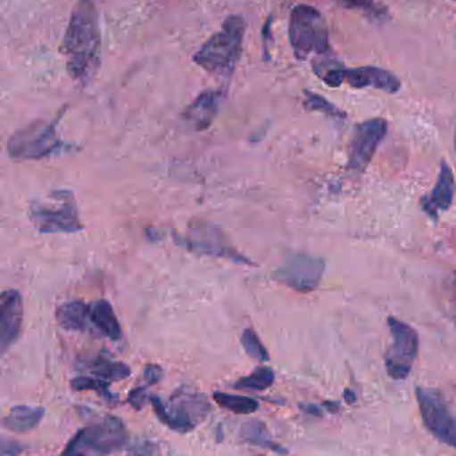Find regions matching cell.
I'll list each match as a JSON object with an SVG mask.
<instances>
[{
  "label": "cell",
  "mask_w": 456,
  "mask_h": 456,
  "mask_svg": "<svg viewBox=\"0 0 456 456\" xmlns=\"http://www.w3.org/2000/svg\"><path fill=\"white\" fill-rule=\"evenodd\" d=\"M275 382V372L269 367H260L254 370L248 377L241 378L235 383L237 390L244 391H264L269 388Z\"/></svg>",
  "instance_id": "24"
},
{
  "label": "cell",
  "mask_w": 456,
  "mask_h": 456,
  "mask_svg": "<svg viewBox=\"0 0 456 456\" xmlns=\"http://www.w3.org/2000/svg\"><path fill=\"white\" fill-rule=\"evenodd\" d=\"M456 182L449 163L442 162L438 179L430 194L422 198V208L428 216L438 219L454 202Z\"/></svg>",
  "instance_id": "14"
},
{
  "label": "cell",
  "mask_w": 456,
  "mask_h": 456,
  "mask_svg": "<svg viewBox=\"0 0 456 456\" xmlns=\"http://www.w3.org/2000/svg\"><path fill=\"white\" fill-rule=\"evenodd\" d=\"M85 369L93 377L101 378L110 383L126 379L131 374L130 367L128 364L112 361L107 356H96L93 361H88L85 364Z\"/></svg>",
  "instance_id": "20"
},
{
  "label": "cell",
  "mask_w": 456,
  "mask_h": 456,
  "mask_svg": "<svg viewBox=\"0 0 456 456\" xmlns=\"http://www.w3.org/2000/svg\"><path fill=\"white\" fill-rule=\"evenodd\" d=\"M241 436H243L248 444L272 450V452H278V454H284V452H286L281 449V446H278V444H276L275 442L270 439L269 433H268L264 423L259 422V420L246 422L245 425L243 426V430H241Z\"/></svg>",
  "instance_id": "23"
},
{
  "label": "cell",
  "mask_w": 456,
  "mask_h": 456,
  "mask_svg": "<svg viewBox=\"0 0 456 456\" xmlns=\"http://www.w3.org/2000/svg\"><path fill=\"white\" fill-rule=\"evenodd\" d=\"M62 51L70 77L82 86L90 85L102 61L99 13L94 0H78L64 32Z\"/></svg>",
  "instance_id": "1"
},
{
  "label": "cell",
  "mask_w": 456,
  "mask_h": 456,
  "mask_svg": "<svg viewBox=\"0 0 456 456\" xmlns=\"http://www.w3.org/2000/svg\"><path fill=\"white\" fill-rule=\"evenodd\" d=\"M387 323L393 343L386 355V367L394 379H406L418 356L419 337L410 324L394 316L388 318Z\"/></svg>",
  "instance_id": "6"
},
{
  "label": "cell",
  "mask_w": 456,
  "mask_h": 456,
  "mask_svg": "<svg viewBox=\"0 0 456 456\" xmlns=\"http://www.w3.org/2000/svg\"><path fill=\"white\" fill-rule=\"evenodd\" d=\"M213 398L221 409L235 412V414H253L259 409V402L248 395H233V394L217 391L213 394Z\"/></svg>",
  "instance_id": "21"
},
{
  "label": "cell",
  "mask_w": 456,
  "mask_h": 456,
  "mask_svg": "<svg viewBox=\"0 0 456 456\" xmlns=\"http://www.w3.org/2000/svg\"><path fill=\"white\" fill-rule=\"evenodd\" d=\"M455 2H456V0H455Z\"/></svg>",
  "instance_id": "36"
},
{
  "label": "cell",
  "mask_w": 456,
  "mask_h": 456,
  "mask_svg": "<svg viewBox=\"0 0 456 456\" xmlns=\"http://www.w3.org/2000/svg\"><path fill=\"white\" fill-rule=\"evenodd\" d=\"M454 142H455V150H456V130H455V138H454Z\"/></svg>",
  "instance_id": "34"
},
{
  "label": "cell",
  "mask_w": 456,
  "mask_h": 456,
  "mask_svg": "<svg viewBox=\"0 0 456 456\" xmlns=\"http://www.w3.org/2000/svg\"><path fill=\"white\" fill-rule=\"evenodd\" d=\"M304 104L311 111L323 112V114L328 115V117L337 118V119H339V118H345V114L342 110L337 109L335 104H332L331 102L327 101L326 98L319 95V94L305 91Z\"/></svg>",
  "instance_id": "27"
},
{
  "label": "cell",
  "mask_w": 456,
  "mask_h": 456,
  "mask_svg": "<svg viewBox=\"0 0 456 456\" xmlns=\"http://www.w3.org/2000/svg\"><path fill=\"white\" fill-rule=\"evenodd\" d=\"M64 144L56 135L55 123L34 122L11 136L8 155L16 160H37L63 151Z\"/></svg>",
  "instance_id": "5"
},
{
  "label": "cell",
  "mask_w": 456,
  "mask_h": 456,
  "mask_svg": "<svg viewBox=\"0 0 456 456\" xmlns=\"http://www.w3.org/2000/svg\"><path fill=\"white\" fill-rule=\"evenodd\" d=\"M241 345H243L245 353L254 361L267 362L269 359L267 348L264 347L259 335L253 330H244L243 337H241Z\"/></svg>",
  "instance_id": "26"
},
{
  "label": "cell",
  "mask_w": 456,
  "mask_h": 456,
  "mask_svg": "<svg viewBox=\"0 0 456 456\" xmlns=\"http://www.w3.org/2000/svg\"><path fill=\"white\" fill-rule=\"evenodd\" d=\"M153 409L158 419L170 430L179 434L192 431L201 420L205 419L211 410V404L205 396L197 393L174 394L170 403H165L158 396H152Z\"/></svg>",
  "instance_id": "4"
},
{
  "label": "cell",
  "mask_w": 456,
  "mask_h": 456,
  "mask_svg": "<svg viewBox=\"0 0 456 456\" xmlns=\"http://www.w3.org/2000/svg\"><path fill=\"white\" fill-rule=\"evenodd\" d=\"M144 378L149 385H155V383H158L162 379V370H161L160 366L149 364V366L145 369Z\"/></svg>",
  "instance_id": "29"
},
{
  "label": "cell",
  "mask_w": 456,
  "mask_h": 456,
  "mask_svg": "<svg viewBox=\"0 0 456 456\" xmlns=\"http://www.w3.org/2000/svg\"><path fill=\"white\" fill-rule=\"evenodd\" d=\"M388 125L382 118L366 120L356 126L350 150V167L361 171L369 165L377 147L387 135Z\"/></svg>",
  "instance_id": "11"
},
{
  "label": "cell",
  "mask_w": 456,
  "mask_h": 456,
  "mask_svg": "<svg viewBox=\"0 0 456 456\" xmlns=\"http://www.w3.org/2000/svg\"><path fill=\"white\" fill-rule=\"evenodd\" d=\"M417 399L426 428L436 439L456 449V418L441 394L433 388L419 387Z\"/></svg>",
  "instance_id": "9"
},
{
  "label": "cell",
  "mask_w": 456,
  "mask_h": 456,
  "mask_svg": "<svg viewBox=\"0 0 456 456\" xmlns=\"http://www.w3.org/2000/svg\"><path fill=\"white\" fill-rule=\"evenodd\" d=\"M147 395L145 388H136V390L131 391L130 395H129V402H130L131 406L137 410L142 409V407H144Z\"/></svg>",
  "instance_id": "30"
},
{
  "label": "cell",
  "mask_w": 456,
  "mask_h": 456,
  "mask_svg": "<svg viewBox=\"0 0 456 456\" xmlns=\"http://www.w3.org/2000/svg\"><path fill=\"white\" fill-rule=\"evenodd\" d=\"M313 71L329 87H340L344 83V67L327 55L313 61Z\"/></svg>",
  "instance_id": "22"
},
{
  "label": "cell",
  "mask_w": 456,
  "mask_h": 456,
  "mask_svg": "<svg viewBox=\"0 0 456 456\" xmlns=\"http://www.w3.org/2000/svg\"><path fill=\"white\" fill-rule=\"evenodd\" d=\"M54 205H34L29 208L32 224L43 233H72L82 230L77 208L66 191L56 195Z\"/></svg>",
  "instance_id": "8"
},
{
  "label": "cell",
  "mask_w": 456,
  "mask_h": 456,
  "mask_svg": "<svg viewBox=\"0 0 456 456\" xmlns=\"http://www.w3.org/2000/svg\"><path fill=\"white\" fill-rule=\"evenodd\" d=\"M62 456H104L98 454V452H93V450L88 449L85 444H80L77 438H72L71 442L67 444L66 449H64L63 454Z\"/></svg>",
  "instance_id": "28"
},
{
  "label": "cell",
  "mask_w": 456,
  "mask_h": 456,
  "mask_svg": "<svg viewBox=\"0 0 456 456\" xmlns=\"http://www.w3.org/2000/svg\"><path fill=\"white\" fill-rule=\"evenodd\" d=\"M245 31V19L241 15H230L225 19L221 28L201 45L193 61L211 74L230 77L243 55Z\"/></svg>",
  "instance_id": "2"
},
{
  "label": "cell",
  "mask_w": 456,
  "mask_h": 456,
  "mask_svg": "<svg viewBox=\"0 0 456 456\" xmlns=\"http://www.w3.org/2000/svg\"><path fill=\"white\" fill-rule=\"evenodd\" d=\"M289 42L299 61L311 55H328V26L318 8L308 4L294 7L289 19Z\"/></svg>",
  "instance_id": "3"
},
{
  "label": "cell",
  "mask_w": 456,
  "mask_h": 456,
  "mask_svg": "<svg viewBox=\"0 0 456 456\" xmlns=\"http://www.w3.org/2000/svg\"><path fill=\"white\" fill-rule=\"evenodd\" d=\"M449 291L452 292V305H454L456 316V271L452 273L449 279Z\"/></svg>",
  "instance_id": "32"
},
{
  "label": "cell",
  "mask_w": 456,
  "mask_h": 456,
  "mask_svg": "<svg viewBox=\"0 0 456 456\" xmlns=\"http://www.w3.org/2000/svg\"><path fill=\"white\" fill-rule=\"evenodd\" d=\"M90 323L112 342L122 338V329L114 308L106 300H96L90 305Z\"/></svg>",
  "instance_id": "17"
},
{
  "label": "cell",
  "mask_w": 456,
  "mask_h": 456,
  "mask_svg": "<svg viewBox=\"0 0 456 456\" xmlns=\"http://www.w3.org/2000/svg\"><path fill=\"white\" fill-rule=\"evenodd\" d=\"M23 299L16 289H5L0 297V346L4 354L21 337Z\"/></svg>",
  "instance_id": "13"
},
{
  "label": "cell",
  "mask_w": 456,
  "mask_h": 456,
  "mask_svg": "<svg viewBox=\"0 0 456 456\" xmlns=\"http://www.w3.org/2000/svg\"><path fill=\"white\" fill-rule=\"evenodd\" d=\"M56 321L66 331H86L90 322V305L80 300L64 303L56 311Z\"/></svg>",
  "instance_id": "19"
},
{
  "label": "cell",
  "mask_w": 456,
  "mask_h": 456,
  "mask_svg": "<svg viewBox=\"0 0 456 456\" xmlns=\"http://www.w3.org/2000/svg\"><path fill=\"white\" fill-rule=\"evenodd\" d=\"M110 382L96 377H78L71 380V388L77 393L80 391H95L106 401H112L114 395L109 390Z\"/></svg>",
  "instance_id": "25"
},
{
  "label": "cell",
  "mask_w": 456,
  "mask_h": 456,
  "mask_svg": "<svg viewBox=\"0 0 456 456\" xmlns=\"http://www.w3.org/2000/svg\"><path fill=\"white\" fill-rule=\"evenodd\" d=\"M184 246L198 256L222 257L244 265L251 263L232 246L221 228L208 222H192Z\"/></svg>",
  "instance_id": "7"
},
{
  "label": "cell",
  "mask_w": 456,
  "mask_h": 456,
  "mask_svg": "<svg viewBox=\"0 0 456 456\" xmlns=\"http://www.w3.org/2000/svg\"><path fill=\"white\" fill-rule=\"evenodd\" d=\"M326 271V260L308 254L289 257L275 271L278 283L299 292H312L318 289Z\"/></svg>",
  "instance_id": "10"
},
{
  "label": "cell",
  "mask_w": 456,
  "mask_h": 456,
  "mask_svg": "<svg viewBox=\"0 0 456 456\" xmlns=\"http://www.w3.org/2000/svg\"><path fill=\"white\" fill-rule=\"evenodd\" d=\"M259 456H264V455H259Z\"/></svg>",
  "instance_id": "35"
},
{
  "label": "cell",
  "mask_w": 456,
  "mask_h": 456,
  "mask_svg": "<svg viewBox=\"0 0 456 456\" xmlns=\"http://www.w3.org/2000/svg\"><path fill=\"white\" fill-rule=\"evenodd\" d=\"M21 449L15 442L5 441L3 439L2 442V456H19Z\"/></svg>",
  "instance_id": "31"
},
{
  "label": "cell",
  "mask_w": 456,
  "mask_h": 456,
  "mask_svg": "<svg viewBox=\"0 0 456 456\" xmlns=\"http://www.w3.org/2000/svg\"><path fill=\"white\" fill-rule=\"evenodd\" d=\"M45 410L42 407L26 406L19 404L12 407L3 419V425L11 433L24 434L37 428L43 419Z\"/></svg>",
  "instance_id": "18"
},
{
  "label": "cell",
  "mask_w": 456,
  "mask_h": 456,
  "mask_svg": "<svg viewBox=\"0 0 456 456\" xmlns=\"http://www.w3.org/2000/svg\"><path fill=\"white\" fill-rule=\"evenodd\" d=\"M344 2L353 5V7L369 8V10H372L371 0H344Z\"/></svg>",
  "instance_id": "33"
},
{
  "label": "cell",
  "mask_w": 456,
  "mask_h": 456,
  "mask_svg": "<svg viewBox=\"0 0 456 456\" xmlns=\"http://www.w3.org/2000/svg\"><path fill=\"white\" fill-rule=\"evenodd\" d=\"M222 93L217 90H208L201 93L193 103L185 110L184 118L195 130L203 131L211 127V123L219 114L222 102Z\"/></svg>",
  "instance_id": "16"
},
{
  "label": "cell",
  "mask_w": 456,
  "mask_h": 456,
  "mask_svg": "<svg viewBox=\"0 0 456 456\" xmlns=\"http://www.w3.org/2000/svg\"><path fill=\"white\" fill-rule=\"evenodd\" d=\"M74 436L80 444L101 455L118 452L128 442V433L122 420L114 417L104 418L95 425L82 428Z\"/></svg>",
  "instance_id": "12"
},
{
  "label": "cell",
  "mask_w": 456,
  "mask_h": 456,
  "mask_svg": "<svg viewBox=\"0 0 456 456\" xmlns=\"http://www.w3.org/2000/svg\"><path fill=\"white\" fill-rule=\"evenodd\" d=\"M344 82L353 88H375L387 94H396L402 87L396 75L374 66L344 69Z\"/></svg>",
  "instance_id": "15"
}]
</instances>
